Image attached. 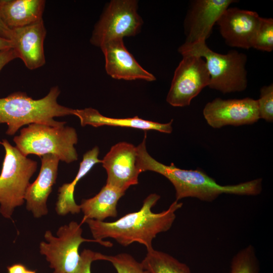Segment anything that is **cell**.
Listing matches in <instances>:
<instances>
[{
  "instance_id": "obj_23",
  "label": "cell",
  "mask_w": 273,
  "mask_h": 273,
  "mask_svg": "<svg viewBox=\"0 0 273 273\" xmlns=\"http://www.w3.org/2000/svg\"><path fill=\"white\" fill-rule=\"evenodd\" d=\"M252 48L257 50L270 52L273 50V19L260 18Z\"/></svg>"
},
{
  "instance_id": "obj_18",
  "label": "cell",
  "mask_w": 273,
  "mask_h": 273,
  "mask_svg": "<svg viewBox=\"0 0 273 273\" xmlns=\"http://www.w3.org/2000/svg\"><path fill=\"white\" fill-rule=\"evenodd\" d=\"M44 0H0V16L10 29L24 27L42 19Z\"/></svg>"
},
{
  "instance_id": "obj_14",
  "label": "cell",
  "mask_w": 273,
  "mask_h": 273,
  "mask_svg": "<svg viewBox=\"0 0 273 273\" xmlns=\"http://www.w3.org/2000/svg\"><path fill=\"white\" fill-rule=\"evenodd\" d=\"M107 73L116 79L152 81L155 77L144 69L126 48L123 38L111 40L100 47Z\"/></svg>"
},
{
  "instance_id": "obj_9",
  "label": "cell",
  "mask_w": 273,
  "mask_h": 273,
  "mask_svg": "<svg viewBox=\"0 0 273 273\" xmlns=\"http://www.w3.org/2000/svg\"><path fill=\"white\" fill-rule=\"evenodd\" d=\"M182 56L166 97L167 103L174 107L189 106L210 82V75L203 58L192 55Z\"/></svg>"
},
{
  "instance_id": "obj_15",
  "label": "cell",
  "mask_w": 273,
  "mask_h": 273,
  "mask_svg": "<svg viewBox=\"0 0 273 273\" xmlns=\"http://www.w3.org/2000/svg\"><path fill=\"white\" fill-rule=\"evenodd\" d=\"M12 30L13 49L25 66L34 70L43 66L46 63L43 43L47 30L43 19Z\"/></svg>"
},
{
  "instance_id": "obj_30",
  "label": "cell",
  "mask_w": 273,
  "mask_h": 273,
  "mask_svg": "<svg viewBox=\"0 0 273 273\" xmlns=\"http://www.w3.org/2000/svg\"><path fill=\"white\" fill-rule=\"evenodd\" d=\"M12 40L5 38L0 36V51L13 48Z\"/></svg>"
},
{
  "instance_id": "obj_1",
  "label": "cell",
  "mask_w": 273,
  "mask_h": 273,
  "mask_svg": "<svg viewBox=\"0 0 273 273\" xmlns=\"http://www.w3.org/2000/svg\"><path fill=\"white\" fill-rule=\"evenodd\" d=\"M160 198L155 193L150 194L139 211L127 213L114 221L88 219L84 222L87 223L94 239L110 238L124 247L136 242L144 245L148 251L153 248L152 241L156 236L170 229L175 212L183 206L182 203L175 200L167 209L154 213L152 208Z\"/></svg>"
},
{
  "instance_id": "obj_6",
  "label": "cell",
  "mask_w": 273,
  "mask_h": 273,
  "mask_svg": "<svg viewBox=\"0 0 273 273\" xmlns=\"http://www.w3.org/2000/svg\"><path fill=\"white\" fill-rule=\"evenodd\" d=\"M1 144L5 155L0 174V212L10 218L15 208L22 205L29 180L37 169V162L24 156L7 140Z\"/></svg>"
},
{
  "instance_id": "obj_12",
  "label": "cell",
  "mask_w": 273,
  "mask_h": 273,
  "mask_svg": "<svg viewBox=\"0 0 273 273\" xmlns=\"http://www.w3.org/2000/svg\"><path fill=\"white\" fill-rule=\"evenodd\" d=\"M234 0H196L191 3L185 22L186 35L184 44L191 45L206 41L212 27Z\"/></svg>"
},
{
  "instance_id": "obj_8",
  "label": "cell",
  "mask_w": 273,
  "mask_h": 273,
  "mask_svg": "<svg viewBox=\"0 0 273 273\" xmlns=\"http://www.w3.org/2000/svg\"><path fill=\"white\" fill-rule=\"evenodd\" d=\"M135 0H113L105 7L94 26L90 43L100 48L106 42L138 34L143 24Z\"/></svg>"
},
{
  "instance_id": "obj_10",
  "label": "cell",
  "mask_w": 273,
  "mask_h": 273,
  "mask_svg": "<svg viewBox=\"0 0 273 273\" xmlns=\"http://www.w3.org/2000/svg\"><path fill=\"white\" fill-rule=\"evenodd\" d=\"M203 114L208 125L214 128L252 124L259 119L257 101L250 98L215 99L206 104Z\"/></svg>"
},
{
  "instance_id": "obj_2",
  "label": "cell",
  "mask_w": 273,
  "mask_h": 273,
  "mask_svg": "<svg viewBox=\"0 0 273 273\" xmlns=\"http://www.w3.org/2000/svg\"><path fill=\"white\" fill-rule=\"evenodd\" d=\"M144 140L136 147L137 166L141 173L152 171L167 178L175 190L176 201L193 197L200 200L212 202L223 194L255 196L262 191V179L234 185L222 186L200 169H183L173 163L163 164L153 158L146 149L145 134Z\"/></svg>"
},
{
  "instance_id": "obj_17",
  "label": "cell",
  "mask_w": 273,
  "mask_h": 273,
  "mask_svg": "<svg viewBox=\"0 0 273 273\" xmlns=\"http://www.w3.org/2000/svg\"><path fill=\"white\" fill-rule=\"evenodd\" d=\"M74 115L78 117L82 126L86 125L95 127L103 125L120 126L144 130H157L166 133H170L172 131V119L168 123H161L143 119L136 116L125 118H111L103 115L97 110L92 108L75 109Z\"/></svg>"
},
{
  "instance_id": "obj_28",
  "label": "cell",
  "mask_w": 273,
  "mask_h": 273,
  "mask_svg": "<svg viewBox=\"0 0 273 273\" xmlns=\"http://www.w3.org/2000/svg\"><path fill=\"white\" fill-rule=\"evenodd\" d=\"M0 36L12 40L13 36V31L11 29L8 27L4 23L0 16Z\"/></svg>"
},
{
  "instance_id": "obj_27",
  "label": "cell",
  "mask_w": 273,
  "mask_h": 273,
  "mask_svg": "<svg viewBox=\"0 0 273 273\" xmlns=\"http://www.w3.org/2000/svg\"><path fill=\"white\" fill-rule=\"evenodd\" d=\"M18 58V56L13 48L0 51V71L9 62Z\"/></svg>"
},
{
  "instance_id": "obj_5",
  "label": "cell",
  "mask_w": 273,
  "mask_h": 273,
  "mask_svg": "<svg viewBox=\"0 0 273 273\" xmlns=\"http://www.w3.org/2000/svg\"><path fill=\"white\" fill-rule=\"evenodd\" d=\"M77 141L76 131L73 127L39 123L29 124L13 139L17 149L26 157L29 154L39 157L51 154L67 163L77 160L74 146Z\"/></svg>"
},
{
  "instance_id": "obj_21",
  "label": "cell",
  "mask_w": 273,
  "mask_h": 273,
  "mask_svg": "<svg viewBox=\"0 0 273 273\" xmlns=\"http://www.w3.org/2000/svg\"><path fill=\"white\" fill-rule=\"evenodd\" d=\"M141 263L150 273H191L187 264L154 248L147 251Z\"/></svg>"
},
{
  "instance_id": "obj_22",
  "label": "cell",
  "mask_w": 273,
  "mask_h": 273,
  "mask_svg": "<svg viewBox=\"0 0 273 273\" xmlns=\"http://www.w3.org/2000/svg\"><path fill=\"white\" fill-rule=\"evenodd\" d=\"M259 265L253 246L240 251L233 257L231 273H259Z\"/></svg>"
},
{
  "instance_id": "obj_7",
  "label": "cell",
  "mask_w": 273,
  "mask_h": 273,
  "mask_svg": "<svg viewBox=\"0 0 273 273\" xmlns=\"http://www.w3.org/2000/svg\"><path fill=\"white\" fill-rule=\"evenodd\" d=\"M82 233L81 224L74 221L60 226L56 236L49 230L46 231L44 237L46 242L40 243L39 250L53 269V273H74L79 264V248L83 242L98 243L107 247L113 246L108 241L84 238Z\"/></svg>"
},
{
  "instance_id": "obj_11",
  "label": "cell",
  "mask_w": 273,
  "mask_h": 273,
  "mask_svg": "<svg viewBox=\"0 0 273 273\" xmlns=\"http://www.w3.org/2000/svg\"><path fill=\"white\" fill-rule=\"evenodd\" d=\"M107 174L106 184L125 191L138 184L136 147L122 142L113 146L102 160Z\"/></svg>"
},
{
  "instance_id": "obj_25",
  "label": "cell",
  "mask_w": 273,
  "mask_h": 273,
  "mask_svg": "<svg viewBox=\"0 0 273 273\" xmlns=\"http://www.w3.org/2000/svg\"><path fill=\"white\" fill-rule=\"evenodd\" d=\"M257 101L259 119L271 122L273 121V85L264 86L260 89Z\"/></svg>"
},
{
  "instance_id": "obj_20",
  "label": "cell",
  "mask_w": 273,
  "mask_h": 273,
  "mask_svg": "<svg viewBox=\"0 0 273 273\" xmlns=\"http://www.w3.org/2000/svg\"><path fill=\"white\" fill-rule=\"evenodd\" d=\"M99 149L95 147L86 152L80 163L79 170L74 179L70 183L63 184L58 189V197L56 205V211L60 215L68 213L77 214L81 211L74 198V191L77 183L84 177L97 163H102L98 159Z\"/></svg>"
},
{
  "instance_id": "obj_13",
  "label": "cell",
  "mask_w": 273,
  "mask_h": 273,
  "mask_svg": "<svg viewBox=\"0 0 273 273\" xmlns=\"http://www.w3.org/2000/svg\"><path fill=\"white\" fill-rule=\"evenodd\" d=\"M260 18L254 11L228 8L216 24L227 45L248 49L252 48Z\"/></svg>"
},
{
  "instance_id": "obj_19",
  "label": "cell",
  "mask_w": 273,
  "mask_h": 273,
  "mask_svg": "<svg viewBox=\"0 0 273 273\" xmlns=\"http://www.w3.org/2000/svg\"><path fill=\"white\" fill-rule=\"evenodd\" d=\"M124 194L122 190L106 184L96 196L82 200L79 205L84 215L82 222L88 219L103 221L116 217L118 202Z\"/></svg>"
},
{
  "instance_id": "obj_16",
  "label": "cell",
  "mask_w": 273,
  "mask_h": 273,
  "mask_svg": "<svg viewBox=\"0 0 273 273\" xmlns=\"http://www.w3.org/2000/svg\"><path fill=\"white\" fill-rule=\"evenodd\" d=\"M40 170L35 180L30 184L25 195L26 209L35 218H40L48 213L47 200L55 184L59 158L47 154L41 156Z\"/></svg>"
},
{
  "instance_id": "obj_29",
  "label": "cell",
  "mask_w": 273,
  "mask_h": 273,
  "mask_svg": "<svg viewBox=\"0 0 273 273\" xmlns=\"http://www.w3.org/2000/svg\"><path fill=\"white\" fill-rule=\"evenodd\" d=\"M8 273H25L27 268L21 263H16L7 267Z\"/></svg>"
},
{
  "instance_id": "obj_4",
  "label": "cell",
  "mask_w": 273,
  "mask_h": 273,
  "mask_svg": "<svg viewBox=\"0 0 273 273\" xmlns=\"http://www.w3.org/2000/svg\"><path fill=\"white\" fill-rule=\"evenodd\" d=\"M183 55H192L205 59L210 75L208 86L222 93L240 92L248 84L245 65L247 56L232 50L226 54L216 53L210 49L206 41L191 45L183 44L178 49Z\"/></svg>"
},
{
  "instance_id": "obj_24",
  "label": "cell",
  "mask_w": 273,
  "mask_h": 273,
  "mask_svg": "<svg viewBox=\"0 0 273 273\" xmlns=\"http://www.w3.org/2000/svg\"><path fill=\"white\" fill-rule=\"evenodd\" d=\"M105 260L110 262L117 273H150L144 268L141 262L127 253L106 255Z\"/></svg>"
},
{
  "instance_id": "obj_3",
  "label": "cell",
  "mask_w": 273,
  "mask_h": 273,
  "mask_svg": "<svg viewBox=\"0 0 273 273\" xmlns=\"http://www.w3.org/2000/svg\"><path fill=\"white\" fill-rule=\"evenodd\" d=\"M58 86L52 87L44 97L35 100L22 92L13 93L0 98V124L8 125L6 133L13 135L25 125L39 123L52 126H64L65 122L54 118L73 115L75 109L59 104Z\"/></svg>"
},
{
  "instance_id": "obj_26",
  "label": "cell",
  "mask_w": 273,
  "mask_h": 273,
  "mask_svg": "<svg viewBox=\"0 0 273 273\" xmlns=\"http://www.w3.org/2000/svg\"><path fill=\"white\" fill-rule=\"evenodd\" d=\"M105 255L89 249H84L80 253V260L74 273H91V264L96 260H105Z\"/></svg>"
},
{
  "instance_id": "obj_31",
  "label": "cell",
  "mask_w": 273,
  "mask_h": 273,
  "mask_svg": "<svg viewBox=\"0 0 273 273\" xmlns=\"http://www.w3.org/2000/svg\"><path fill=\"white\" fill-rule=\"evenodd\" d=\"M25 273H36V271L27 269Z\"/></svg>"
}]
</instances>
